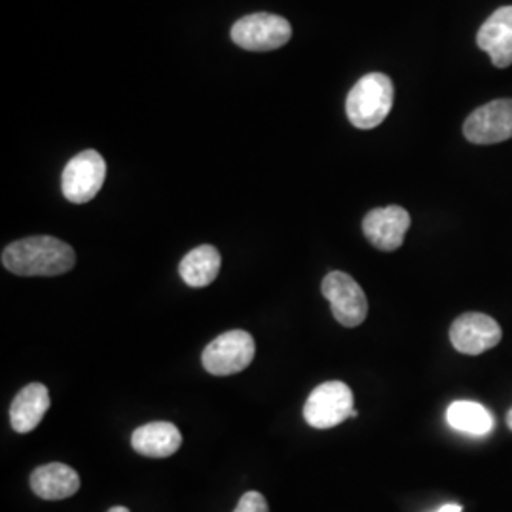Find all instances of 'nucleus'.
<instances>
[{
    "instance_id": "423d86ee",
    "label": "nucleus",
    "mask_w": 512,
    "mask_h": 512,
    "mask_svg": "<svg viewBox=\"0 0 512 512\" xmlns=\"http://www.w3.org/2000/svg\"><path fill=\"white\" fill-rule=\"evenodd\" d=\"M107 177V164L97 150H84L76 154L63 169L61 188L63 196L73 203L92 202L103 188Z\"/></svg>"
},
{
    "instance_id": "20e7f679",
    "label": "nucleus",
    "mask_w": 512,
    "mask_h": 512,
    "mask_svg": "<svg viewBox=\"0 0 512 512\" xmlns=\"http://www.w3.org/2000/svg\"><path fill=\"white\" fill-rule=\"evenodd\" d=\"M255 349V340L249 332L230 330L205 348L202 363L213 376H232L253 363Z\"/></svg>"
},
{
    "instance_id": "9b49d317",
    "label": "nucleus",
    "mask_w": 512,
    "mask_h": 512,
    "mask_svg": "<svg viewBox=\"0 0 512 512\" xmlns=\"http://www.w3.org/2000/svg\"><path fill=\"white\" fill-rule=\"evenodd\" d=\"M480 50L490 55L497 69H507L512 65V6L495 10L490 18L482 23L476 35Z\"/></svg>"
},
{
    "instance_id": "0eeeda50",
    "label": "nucleus",
    "mask_w": 512,
    "mask_h": 512,
    "mask_svg": "<svg viewBox=\"0 0 512 512\" xmlns=\"http://www.w3.org/2000/svg\"><path fill=\"white\" fill-rule=\"evenodd\" d=\"M323 296L330 302L334 319L342 327H359L368 313V300L361 285L344 272H330L321 285Z\"/></svg>"
},
{
    "instance_id": "aec40b11",
    "label": "nucleus",
    "mask_w": 512,
    "mask_h": 512,
    "mask_svg": "<svg viewBox=\"0 0 512 512\" xmlns=\"http://www.w3.org/2000/svg\"><path fill=\"white\" fill-rule=\"evenodd\" d=\"M507 423H509V427H511V431H512V408H511V412H509V414H507Z\"/></svg>"
},
{
    "instance_id": "ddd939ff",
    "label": "nucleus",
    "mask_w": 512,
    "mask_h": 512,
    "mask_svg": "<svg viewBox=\"0 0 512 512\" xmlns=\"http://www.w3.org/2000/svg\"><path fill=\"white\" fill-rule=\"evenodd\" d=\"M50 391L42 384L25 385L10 406V423L18 433H31L50 410Z\"/></svg>"
},
{
    "instance_id": "f257e3e1",
    "label": "nucleus",
    "mask_w": 512,
    "mask_h": 512,
    "mask_svg": "<svg viewBox=\"0 0 512 512\" xmlns=\"http://www.w3.org/2000/svg\"><path fill=\"white\" fill-rule=\"evenodd\" d=\"M76 264L74 249L52 236H33L10 243L2 251V266L23 277H52L71 272Z\"/></svg>"
},
{
    "instance_id": "f03ea898",
    "label": "nucleus",
    "mask_w": 512,
    "mask_h": 512,
    "mask_svg": "<svg viewBox=\"0 0 512 512\" xmlns=\"http://www.w3.org/2000/svg\"><path fill=\"white\" fill-rule=\"evenodd\" d=\"M393 82L387 74H365L348 93L346 114L359 129L378 128L393 107Z\"/></svg>"
},
{
    "instance_id": "6ab92c4d",
    "label": "nucleus",
    "mask_w": 512,
    "mask_h": 512,
    "mask_svg": "<svg viewBox=\"0 0 512 512\" xmlns=\"http://www.w3.org/2000/svg\"><path fill=\"white\" fill-rule=\"evenodd\" d=\"M109 512H129V509H126V507H112Z\"/></svg>"
},
{
    "instance_id": "9d476101",
    "label": "nucleus",
    "mask_w": 512,
    "mask_h": 512,
    "mask_svg": "<svg viewBox=\"0 0 512 512\" xmlns=\"http://www.w3.org/2000/svg\"><path fill=\"white\" fill-rule=\"evenodd\" d=\"M410 228V215L399 205L372 209L363 220L366 239L380 251H397Z\"/></svg>"
},
{
    "instance_id": "1a4fd4ad",
    "label": "nucleus",
    "mask_w": 512,
    "mask_h": 512,
    "mask_svg": "<svg viewBox=\"0 0 512 512\" xmlns=\"http://www.w3.org/2000/svg\"><path fill=\"white\" fill-rule=\"evenodd\" d=\"M452 346L465 355H480L501 342V327L490 315L463 313L450 329Z\"/></svg>"
},
{
    "instance_id": "2eb2a0df",
    "label": "nucleus",
    "mask_w": 512,
    "mask_h": 512,
    "mask_svg": "<svg viewBox=\"0 0 512 512\" xmlns=\"http://www.w3.org/2000/svg\"><path fill=\"white\" fill-rule=\"evenodd\" d=\"M222 258L213 245H200L184 255L179 264V274L184 283L192 289H202L211 285L220 272Z\"/></svg>"
},
{
    "instance_id": "a211bd4d",
    "label": "nucleus",
    "mask_w": 512,
    "mask_h": 512,
    "mask_svg": "<svg viewBox=\"0 0 512 512\" xmlns=\"http://www.w3.org/2000/svg\"><path fill=\"white\" fill-rule=\"evenodd\" d=\"M437 512H463V509L459 507L458 503H448V505H442Z\"/></svg>"
},
{
    "instance_id": "4468645a",
    "label": "nucleus",
    "mask_w": 512,
    "mask_h": 512,
    "mask_svg": "<svg viewBox=\"0 0 512 512\" xmlns=\"http://www.w3.org/2000/svg\"><path fill=\"white\" fill-rule=\"evenodd\" d=\"M31 488L40 499L59 501L80 490V476L65 463H48L33 471Z\"/></svg>"
},
{
    "instance_id": "39448f33",
    "label": "nucleus",
    "mask_w": 512,
    "mask_h": 512,
    "mask_svg": "<svg viewBox=\"0 0 512 512\" xmlns=\"http://www.w3.org/2000/svg\"><path fill=\"white\" fill-rule=\"evenodd\" d=\"M293 37L291 23L275 14H251L232 27V40L249 52H272Z\"/></svg>"
},
{
    "instance_id": "f3484780",
    "label": "nucleus",
    "mask_w": 512,
    "mask_h": 512,
    "mask_svg": "<svg viewBox=\"0 0 512 512\" xmlns=\"http://www.w3.org/2000/svg\"><path fill=\"white\" fill-rule=\"evenodd\" d=\"M234 512H270L266 497L258 492H247L239 499L238 507Z\"/></svg>"
},
{
    "instance_id": "6e6552de",
    "label": "nucleus",
    "mask_w": 512,
    "mask_h": 512,
    "mask_svg": "<svg viewBox=\"0 0 512 512\" xmlns=\"http://www.w3.org/2000/svg\"><path fill=\"white\" fill-rule=\"evenodd\" d=\"M467 141L495 145L512 139V99H497L478 107L463 124Z\"/></svg>"
},
{
    "instance_id": "7ed1b4c3",
    "label": "nucleus",
    "mask_w": 512,
    "mask_h": 512,
    "mask_svg": "<svg viewBox=\"0 0 512 512\" xmlns=\"http://www.w3.org/2000/svg\"><path fill=\"white\" fill-rule=\"evenodd\" d=\"M355 416L353 393L344 382L317 385L304 406V420L313 429H332Z\"/></svg>"
},
{
    "instance_id": "f8f14e48",
    "label": "nucleus",
    "mask_w": 512,
    "mask_h": 512,
    "mask_svg": "<svg viewBox=\"0 0 512 512\" xmlns=\"http://www.w3.org/2000/svg\"><path fill=\"white\" fill-rule=\"evenodd\" d=\"M181 444V431L169 421H152L141 425L131 435L133 450L145 458H169L181 448Z\"/></svg>"
},
{
    "instance_id": "dca6fc26",
    "label": "nucleus",
    "mask_w": 512,
    "mask_h": 512,
    "mask_svg": "<svg viewBox=\"0 0 512 512\" xmlns=\"http://www.w3.org/2000/svg\"><path fill=\"white\" fill-rule=\"evenodd\" d=\"M446 420L452 429L471 437H484L494 429V416L473 401H456L446 410Z\"/></svg>"
}]
</instances>
